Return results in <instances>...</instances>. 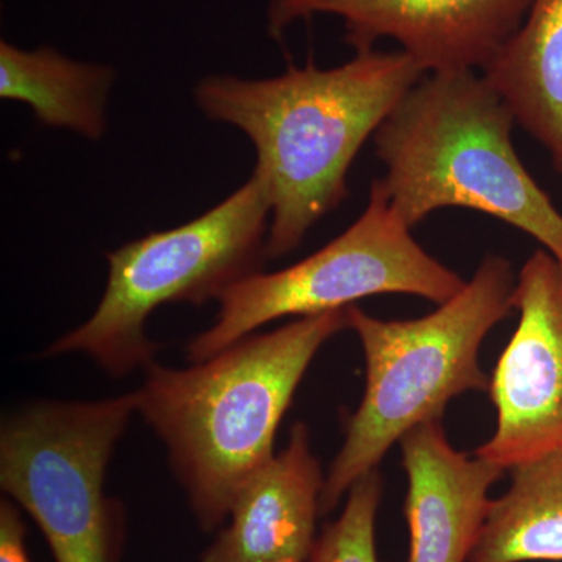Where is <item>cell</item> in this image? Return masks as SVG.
Returning a JSON list of instances; mask_svg holds the SVG:
<instances>
[{
	"label": "cell",
	"instance_id": "1",
	"mask_svg": "<svg viewBox=\"0 0 562 562\" xmlns=\"http://www.w3.org/2000/svg\"><path fill=\"white\" fill-rule=\"evenodd\" d=\"M424 76L405 52L372 49L330 69L308 61L271 79L209 76L195 85L202 113L246 133L257 151L272 202L266 257L297 249L349 198L355 158Z\"/></svg>",
	"mask_w": 562,
	"mask_h": 562
},
{
	"label": "cell",
	"instance_id": "2",
	"mask_svg": "<svg viewBox=\"0 0 562 562\" xmlns=\"http://www.w3.org/2000/svg\"><path fill=\"white\" fill-rule=\"evenodd\" d=\"M349 328L347 308L299 317L246 336L187 369L151 361L136 413L165 442L203 531L222 527L247 480L273 457V441L313 358Z\"/></svg>",
	"mask_w": 562,
	"mask_h": 562
},
{
	"label": "cell",
	"instance_id": "3",
	"mask_svg": "<svg viewBox=\"0 0 562 562\" xmlns=\"http://www.w3.org/2000/svg\"><path fill=\"white\" fill-rule=\"evenodd\" d=\"M512 109L483 74H427L380 125L376 157L392 209L409 228L468 209L527 233L562 265V213L513 143Z\"/></svg>",
	"mask_w": 562,
	"mask_h": 562
},
{
	"label": "cell",
	"instance_id": "4",
	"mask_svg": "<svg viewBox=\"0 0 562 562\" xmlns=\"http://www.w3.org/2000/svg\"><path fill=\"white\" fill-rule=\"evenodd\" d=\"M512 262L487 255L471 281L419 319L383 321L347 308L366 357V391L350 417L341 450L325 476L321 516L330 514L361 476L406 432L441 420L447 405L469 391H490L480 366L487 333L514 312Z\"/></svg>",
	"mask_w": 562,
	"mask_h": 562
},
{
	"label": "cell",
	"instance_id": "5",
	"mask_svg": "<svg viewBox=\"0 0 562 562\" xmlns=\"http://www.w3.org/2000/svg\"><path fill=\"white\" fill-rule=\"evenodd\" d=\"M269 214L268 183L254 169L243 187L202 216L109 251V281L98 308L43 357L79 351L111 376L146 368L158 351L146 335L150 314L168 303L217 301L232 284L260 272Z\"/></svg>",
	"mask_w": 562,
	"mask_h": 562
},
{
	"label": "cell",
	"instance_id": "6",
	"mask_svg": "<svg viewBox=\"0 0 562 562\" xmlns=\"http://www.w3.org/2000/svg\"><path fill=\"white\" fill-rule=\"evenodd\" d=\"M412 231L392 209L382 181L373 180L368 206L338 238L290 268L251 273L227 288L217 299L216 322L188 344V360H209L269 322L349 308L371 295L449 302L465 281L431 257Z\"/></svg>",
	"mask_w": 562,
	"mask_h": 562
},
{
	"label": "cell",
	"instance_id": "7",
	"mask_svg": "<svg viewBox=\"0 0 562 562\" xmlns=\"http://www.w3.org/2000/svg\"><path fill=\"white\" fill-rule=\"evenodd\" d=\"M136 394L40 402L3 420L0 486L35 520L55 562H116L117 503L103 491Z\"/></svg>",
	"mask_w": 562,
	"mask_h": 562
},
{
	"label": "cell",
	"instance_id": "8",
	"mask_svg": "<svg viewBox=\"0 0 562 562\" xmlns=\"http://www.w3.org/2000/svg\"><path fill=\"white\" fill-rule=\"evenodd\" d=\"M519 324L491 379L494 435L476 457L512 471L562 452V265L536 250L516 280Z\"/></svg>",
	"mask_w": 562,
	"mask_h": 562
},
{
	"label": "cell",
	"instance_id": "9",
	"mask_svg": "<svg viewBox=\"0 0 562 562\" xmlns=\"http://www.w3.org/2000/svg\"><path fill=\"white\" fill-rule=\"evenodd\" d=\"M535 0H271L268 32L331 14L355 52L392 40L425 74L483 72L524 24Z\"/></svg>",
	"mask_w": 562,
	"mask_h": 562
},
{
	"label": "cell",
	"instance_id": "10",
	"mask_svg": "<svg viewBox=\"0 0 562 562\" xmlns=\"http://www.w3.org/2000/svg\"><path fill=\"white\" fill-rule=\"evenodd\" d=\"M398 443L408 479L405 562H468L490 516L491 486L505 469L454 450L441 420L413 428Z\"/></svg>",
	"mask_w": 562,
	"mask_h": 562
},
{
	"label": "cell",
	"instance_id": "11",
	"mask_svg": "<svg viewBox=\"0 0 562 562\" xmlns=\"http://www.w3.org/2000/svg\"><path fill=\"white\" fill-rule=\"evenodd\" d=\"M324 484L308 427L299 422L286 449L273 454L238 492L231 524L201 562H305L317 539Z\"/></svg>",
	"mask_w": 562,
	"mask_h": 562
},
{
	"label": "cell",
	"instance_id": "12",
	"mask_svg": "<svg viewBox=\"0 0 562 562\" xmlns=\"http://www.w3.org/2000/svg\"><path fill=\"white\" fill-rule=\"evenodd\" d=\"M482 74L562 177V0H535Z\"/></svg>",
	"mask_w": 562,
	"mask_h": 562
},
{
	"label": "cell",
	"instance_id": "13",
	"mask_svg": "<svg viewBox=\"0 0 562 562\" xmlns=\"http://www.w3.org/2000/svg\"><path fill=\"white\" fill-rule=\"evenodd\" d=\"M114 77L110 66L70 60L49 46L24 50L0 43L2 99L27 103L41 124L87 139L105 135Z\"/></svg>",
	"mask_w": 562,
	"mask_h": 562
},
{
	"label": "cell",
	"instance_id": "14",
	"mask_svg": "<svg viewBox=\"0 0 562 562\" xmlns=\"http://www.w3.org/2000/svg\"><path fill=\"white\" fill-rule=\"evenodd\" d=\"M468 562L562 561V452L512 469Z\"/></svg>",
	"mask_w": 562,
	"mask_h": 562
},
{
	"label": "cell",
	"instance_id": "15",
	"mask_svg": "<svg viewBox=\"0 0 562 562\" xmlns=\"http://www.w3.org/2000/svg\"><path fill=\"white\" fill-rule=\"evenodd\" d=\"M382 492L376 469L361 476L350 487L341 516L322 530L305 562H379L375 520Z\"/></svg>",
	"mask_w": 562,
	"mask_h": 562
},
{
	"label": "cell",
	"instance_id": "16",
	"mask_svg": "<svg viewBox=\"0 0 562 562\" xmlns=\"http://www.w3.org/2000/svg\"><path fill=\"white\" fill-rule=\"evenodd\" d=\"M0 562H31L25 549V525L10 501L0 503Z\"/></svg>",
	"mask_w": 562,
	"mask_h": 562
},
{
	"label": "cell",
	"instance_id": "17",
	"mask_svg": "<svg viewBox=\"0 0 562 562\" xmlns=\"http://www.w3.org/2000/svg\"><path fill=\"white\" fill-rule=\"evenodd\" d=\"M288 562H295V561H288Z\"/></svg>",
	"mask_w": 562,
	"mask_h": 562
}]
</instances>
